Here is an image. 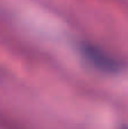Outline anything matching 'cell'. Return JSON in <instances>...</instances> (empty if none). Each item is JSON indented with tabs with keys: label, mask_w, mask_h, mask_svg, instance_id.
Returning a JSON list of instances; mask_svg holds the SVG:
<instances>
[{
	"label": "cell",
	"mask_w": 128,
	"mask_h": 129,
	"mask_svg": "<svg viewBox=\"0 0 128 129\" xmlns=\"http://www.w3.org/2000/svg\"><path fill=\"white\" fill-rule=\"evenodd\" d=\"M83 54L94 67L103 71H116L118 69V62L101 49L93 45H84Z\"/></svg>",
	"instance_id": "obj_1"
}]
</instances>
